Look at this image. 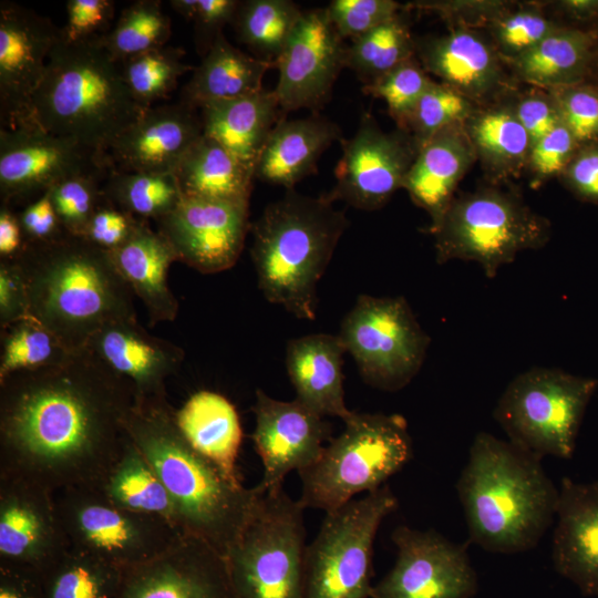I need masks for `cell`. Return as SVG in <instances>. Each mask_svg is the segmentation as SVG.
I'll use <instances>...</instances> for the list:
<instances>
[{
	"label": "cell",
	"mask_w": 598,
	"mask_h": 598,
	"mask_svg": "<svg viewBox=\"0 0 598 598\" xmlns=\"http://www.w3.org/2000/svg\"><path fill=\"white\" fill-rule=\"evenodd\" d=\"M132 384L87 349L0 380V477L99 487L126 436Z\"/></svg>",
	"instance_id": "cell-1"
},
{
	"label": "cell",
	"mask_w": 598,
	"mask_h": 598,
	"mask_svg": "<svg viewBox=\"0 0 598 598\" xmlns=\"http://www.w3.org/2000/svg\"><path fill=\"white\" fill-rule=\"evenodd\" d=\"M27 288L29 318L70 352L83 350L106 323L136 317L134 295L110 251L64 233L25 244L14 258Z\"/></svg>",
	"instance_id": "cell-2"
},
{
	"label": "cell",
	"mask_w": 598,
	"mask_h": 598,
	"mask_svg": "<svg viewBox=\"0 0 598 598\" xmlns=\"http://www.w3.org/2000/svg\"><path fill=\"white\" fill-rule=\"evenodd\" d=\"M125 431L173 499L182 530L225 557L264 492L231 481L198 453L181 432L167 400L135 402Z\"/></svg>",
	"instance_id": "cell-3"
},
{
	"label": "cell",
	"mask_w": 598,
	"mask_h": 598,
	"mask_svg": "<svg viewBox=\"0 0 598 598\" xmlns=\"http://www.w3.org/2000/svg\"><path fill=\"white\" fill-rule=\"evenodd\" d=\"M456 489L470 542L499 554L536 547L559 497L542 458L486 432L475 435Z\"/></svg>",
	"instance_id": "cell-4"
},
{
	"label": "cell",
	"mask_w": 598,
	"mask_h": 598,
	"mask_svg": "<svg viewBox=\"0 0 598 598\" xmlns=\"http://www.w3.org/2000/svg\"><path fill=\"white\" fill-rule=\"evenodd\" d=\"M103 35L70 42L60 34L31 102L29 126L72 140L105 157L145 111Z\"/></svg>",
	"instance_id": "cell-5"
},
{
	"label": "cell",
	"mask_w": 598,
	"mask_h": 598,
	"mask_svg": "<svg viewBox=\"0 0 598 598\" xmlns=\"http://www.w3.org/2000/svg\"><path fill=\"white\" fill-rule=\"evenodd\" d=\"M348 225L346 213L324 195L293 188L270 203L250 227V254L265 298L299 319H316L318 282Z\"/></svg>",
	"instance_id": "cell-6"
},
{
	"label": "cell",
	"mask_w": 598,
	"mask_h": 598,
	"mask_svg": "<svg viewBox=\"0 0 598 598\" xmlns=\"http://www.w3.org/2000/svg\"><path fill=\"white\" fill-rule=\"evenodd\" d=\"M408 422L400 414L355 413L324 446L320 457L300 471L303 508L331 513L360 493H371L412 457Z\"/></svg>",
	"instance_id": "cell-7"
},
{
	"label": "cell",
	"mask_w": 598,
	"mask_h": 598,
	"mask_svg": "<svg viewBox=\"0 0 598 598\" xmlns=\"http://www.w3.org/2000/svg\"><path fill=\"white\" fill-rule=\"evenodd\" d=\"M429 233L434 236L437 264L453 259L475 261L493 278L520 251L546 246L551 225L516 190L488 184L456 195Z\"/></svg>",
	"instance_id": "cell-8"
},
{
	"label": "cell",
	"mask_w": 598,
	"mask_h": 598,
	"mask_svg": "<svg viewBox=\"0 0 598 598\" xmlns=\"http://www.w3.org/2000/svg\"><path fill=\"white\" fill-rule=\"evenodd\" d=\"M303 511L282 486L259 496L225 556L236 598H303Z\"/></svg>",
	"instance_id": "cell-9"
},
{
	"label": "cell",
	"mask_w": 598,
	"mask_h": 598,
	"mask_svg": "<svg viewBox=\"0 0 598 598\" xmlns=\"http://www.w3.org/2000/svg\"><path fill=\"white\" fill-rule=\"evenodd\" d=\"M598 380L559 369L533 368L515 377L494 409V419L515 446L539 458L569 460Z\"/></svg>",
	"instance_id": "cell-10"
},
{
	"label": "cell",
	"mask_w": 598,
	"mask_h": 598,
	"mask_svg": "<svg viewBox=\"0 0 598 598\" xmlns=\"http://www.w3.org/2000/svg\"><path fill=\"white\" fill-rule=\"evenodd\" d=\"M396 507V496L382 486L326 514L306 548L303 598H371L374 538Z\"/></svg>",
	"instance_id": "cell-11"
},
{
	"label": "cell",
	"mask_w": 598,
	"mask_h": 598,
	"mask_svg": "<svg viewBox=\"0 0 598 598\" xmlns=\"http://www.w3.org/2000/svg\"><path fill=\"white\" fill-rule=\"evenodd\" d=\"M338 336L362 380L390 392L415 378L430 346V337L403 297L359 296Z\"/></svg>",
	"instance_id": "cell-12"
},
{
	"label": "cell",
	"mask_w": 598,
	"mask_h": 598,
	"mask_svg": "<svg viewBox=\"0 0 598 598\" xmlns=\"http://www.w3.org/2000/svg\"><path fill=\"white\" fill-rule=\"evenodd\" d=\"M69 546L122 569L147 561L184 534L166 520L124 509L96 487L54 493Z\"/></svg>",
	"instance_id": "cell-13"
},
{
	"label": "cell",
	"mask_w": 598,
	"mask_h": 598,
	"mask_svg": "<svg viewBox=\"0 0 598 598\" xmlns=\"http://www.w3.org/2000/svg\"><path fill=\"white\" fill-rule=\"evenodd\" d=\"M341 157L334 169L336 185L323 194L361 210L382 208L403 188L406 174L419 152L412 136L396 128L384 132L370 113H364L351 138H341Z\"/></svg>",
	"instance_id": "cell-14"
},
{
	"label": "cell",
	"mask_w": 598,
	"mask_h": 598,
	"mask_svg": "<svg viewBox=\"0 0 598 598\" xmlns=\"http://www.w3.org/2000/svg\"><path fill=\"white\" fill-rule=\"evenodd\" d=\"M109 158L35 126L0 130V198L11 207L34 200L66 177L107 173Z\"/></svg>",
	"instance_id": "cell-15"
},
{
	"label": "cell",
	"mask_w": 598,
	"mask_h": 598,
	"mask_svg": "<svg viewBox=\"0 0 598 598\" xmlns=\"http://www.w3.org/2000/svg\"><path fill=\"white\" fill-rule=\"evenodd\" d=\"M392 569L373 585L371 598H472L477 576L464 546L437 532L405 525L392 533Z\"/></svg>",
	"instance_id": "cell-16"
},
{
	"label": "cell",
	"mask_w": 598,
	"mask_h": 598,
	"mask_svg": "<svg viewBox=\"0 0 598 598\" xmlns=\"http://www.w3.org/2000/svg\"><path fill=\"white\" fill-rule=\"evenodd\" d=\"M60 34L49 18L12 1L0 2L1 128L30 125L32 97Z\"/></svg>",
	"instance_id": "cell-17"
},
{
	"label": "cell",
	"mask_w": 598,
	"mask_h": 598,
	"mask_svg": "<svg viewBox=\"0 0 598 598\" xmlns=\"http://www.w3.org/2000/svg\"><path fill=\"white\" fill-rule=\"evenodd\" d=\"M157 224L178 261L202 274H216L231 268L243 251L251 227L249 203L183 196Z\"/></svg>",
	"instance_id": "cell-18"
},
{
	"label": "cell",
	"mask_w": 598,
	"mask_h": 598,
	"mask_svg": "<svg viewBox=\"0 0 598 598\" xmlns=\"http://www.w3.org/2000/svg\"><path fill=\"white\" fill-rule=\"evenodd\" d=\"M347 45L324 9L303 11L283 51L277 59L274 90L280 110H319L331 96L333 84L346 68Z\"/></svg>",
	"instance_id": "cell-19"
},
{
	"label": "cell",
	"mask_w": 598,
	"mask_h": 598,
	"mask_svg": "<svg viewBox=\"0 0 598 598\" xmlns=\"http://www.w3.org/2000/svg\"><path fill=\"white\" fill-rule=\"evenodd\" d=\"M116 598H236L225 557L184 533L154 558L123 569Z\"/></svg>",
	"instance_id": "cell-20"
},
{
	"label": "cell",
	"mask_w": 598,
	"mask_h": 598,
	"mask_svg": "<svg viewBox=\"0 0 598 598\" xmlns=\"http://www.w3.org/2000/svg\"><path fill=\"white\" fill-rule=\"evenodd\" d=\"M415 55L427 74L477 106L499 102L518 90L484 31L457 27L440 35L417 38Z\"/></svg>",
	"instance_id": "cell-21"
},
{
	"label": "cell",
	"mask_w": 598,
	"mask_h": 598,
	"mask_svg": "<svg viewBox=\"0 0 598 598\" xmlns=\"http://www.w3.org/2000/svg\"><path fill=\"white\" fill-rule=\"evenodd\" d=\"M252 412L251 437L264 466L256 486L264 493L281 487L291 471L312 465L324 448L322 443L331 440L330 423L297 400L279 401L258 389Z\"/></svg>",
	"instance_id": "cell-22"
},
{
	"label": "cell",
	"mask_w": 598,
	"mask_h": 598,
	"mask_svg": "<svg viewBox=\"0 0 598 598\" xmlns=\"http://www.w3.org/2000/svg\"><path fill=\"white\" fill-rule=\"evenodd\" d=\"M69 543L54 493L18 477H0V564L42 571Z\"/></svg>",
	"instance_id": "cell-23"
},
{
	"label": "cell",
	"mask_w": 598,
	"mask_h": 598,
	"mask_svg": "<svg viewBox=\"0 0 598 598\" xmlns=\"http://www.w3.org/2000/svg\"><path fill=\"white\" fill-rule=\"evenodd\" d=\"M84 349L132 384L135 402L167 400L166 380L185 358L181 347L148 333L137 317L106 323Z\"/></svg>",
	"instance_id": "cell-24"
},
{
	"label": "cell",
	"mask_w": 598,
	"mask_h": 598,
	"mask_svg": "<svg viewBox=\"0 0 598 598\" xmlns=\"http://www.w3.org/2000/svg\"><path fill=\"white\" fill-rule=\"evenodd\" d=\"M202 135L195 109L182 102L152 106L118 136L107 158L116 171L174 173Z\"/></svg>",
	"instance_id": "cell-25"
},
{
	"label": "cell",
	"mask_w": 598,
	"mask_h": 598,
	"mask_svg": "<svg viewBox=\"0 0 598 598\" xmlns=\"http://www.w3.org/2000/svg\"><path fill=\"white\" fill-rule=\"evenodd\" d=\"M553 563L582 595L598 597V481L564 477L556 508Z\"/></svg>",
	"instance_id": "cell-26"
},
{
	"label": "cell",
	"mask_w": 598,
	"mask_h": 598,
	"mask_svg": "<svg viewBox=\"0 0 598 598\" xmlns=\"http://www.w3.org/2000/svg\"><path fill=\"white\" fill-rule=\"evenodd\" d=\"M476 163L464 123L451 125L424 143L406 174L403 188L437 226L456 196L460 182Z\"/></svg>",
	"instance_id": "cell-27"
},
{
	"label": "cell",
	"mask_w": 598,
	"mask_h": 598,
	"mask_svg": "<svg viewBox=\"0 0 598 598\" xmlns=\"http://www.w3.org/2000/svg\"><path fill=\"white\" fill-rule=\"evenodd\" d=\"M340 337L315 333L292 339L287 344L286 367L296 399L321 416L347 421L353 411L344 402L343 353Z\"/></svg>",
	"instance_id": "cell-28"
},
{
	"label": "cell",
	"mask_w": 598,
	"mask_h": 598,
	"mask_svg": "<svg viewBox=\"0 0 598 598\" xmlns=\"http://www.w3.org/2000/svg\"><path fill=\"white\" fill-rule=\"evenodd\" d=\"M110 254L133 295L144 305L150 326L175 320L179 306L167 275L178 258L168 240L141 220L128 239Z\"/></svg>",
	"instance_id": "cell-29"
},
{
	"label": "cell",
	"mask_w": 598,
	"mask_h": 598,
	"mask_svg": "<svg viewBox=\"0 0 598 598\" xmlns=\"http://www.w3.org/2000/svg\"><path fill=\"white\" fill-rule=\"evenodd\" d=\"M341 138L340 126L318 114L293 120L281 117L265 143L255 166V177L293 189L317 172L321 154Z\"/></svg>",
	"instance_id": "cell-30"
},
{
	"label": "cell",
	"mask_w": 598,
	"mask_h": 598,
	"mask_svg": "<svg viewBox=\"0 0 598 598\" xmlns=\"http://www.w3.org/2000/svg\"><path fill=\"white\" fill-rule=\"evenodd\" d=\"M513 95V94H512ZM512 95L499 102L477 106L464 122L476 162L491 185H502L525 172L530 140L518 121Z\"/></svg>",
	"instance_id": "cell-31"
},
{
	"label": "cell",
	"mask_w": 598,
	"mask_h": 598,
	"mask_svg": "<svg viewBox=\"0 0 598 598\" xmlns=\"http://www.w3.org/2000/svg\"><path fill=\"white\" fill-rule=\"evenodd\" d=\"M595 43L592 27L567 23L505 64L518 84L547 91L569 86L587 80Z\"/></svg>",
	"instance_id": "cell-32"
},
{
	"label": "cell",
	"mask_w": 598,
	"mask_h": 598,
	"mask_svg": "<svg viewBox=\"0 0 598 598\" xmlns=\"http://www.w3.org/2000/svg\"><path fill=\"white\" fill-rule=\"evenodd\" d=\"M199 110L203 134L216 140L255 172L265 143L280 118L274 91L261 90Z\"/></svg>",
	"instance_id": "cell-33"
},
{
	"label": "cell",
	"mask_w": 598,
	"mask_h": 598,
	"mask_svg": "<svg viewBox=\"0 0 598 598\" xmlns=\"http://www.w3.org/2000/svg\"><path fill=\"white\" fill-rule=\"evenodd\" d=\"M175 421L189 444L231 481L240 483L237 457L243 430L234 404L224 395L202 390L175 411Z\"/></svg>",
	"instance_id": "cell-34"
},
{
	"label": "cell",
	"mask_w": 598,
	"mask_h": 598,
	"mask_svg": "<svg viewBox=\"0 0 598 598\" xmlns=\"http://www.w3.org/2000/svg\"><path fill=\"white\" fill-rule=\"evenodd\" d=\"M274 63L235 48L220 33L193 71L182 93V103L203 106L255 94L262 89L266 72Z\"/></svg>",
	"instance_id": "cell-35"
},
{
	"label": "cell",
	"mask_w": 598,
	"mask_h": 598,
	"mask_svg": "<svg viewBox=\"0 0 598 598\" xmlns=\"http://www.w3.org/2000/svg\"><path fill=\"white\" fill-rule=\"evenodd\" d=\"M174 175L185 197L249 203L255 172L216 140L203 134Z\"/></svg>",
	"instance_id": "cell-36"
},
{
	"label": "cell",
	"mask_w": 598,
	"mask_h": 598,
	"mask_svg": "<svg viewBox=\"0 0 598 598\" xmlns=\"http://www.w3.org/2000/svg\"><path fill=\"white\" fill-rule=\"evenodd\" d=\"M96 488L118 507L162 518L182 530L173 499L127 434L117 457Z\"/></svg>",
	"instance_id": "cell-37"
},
{
	"label": "cell",
	"mask_w": 598,
	"mask_h": 598,
	"mask_svg": "<svg viewBox=\"0 0 598 598\" xmlns=\"http://www.w3.org/2000/svg\"><path fill=\"white\" fill-rule=\"evenodd\" d=\"M122 575V568L69 547L41 571L43 597L116 598Z\"/></svg>",
	"instance_id": "cell-38"
},
{
	"label": "cell",
	"mask_w": 598,
	"mask_h": 598,
	"mask_svg": "<svg viewBox=\"0 0 598 598\" xmlns=\"http://www.w3.org/2000/svg\"><path fill=\"white\" fill-rule=\"evenodd\" d=\"M302 13L289 0H247L240 1L233 24L256 58L275 64Z\"/></svg>",
	"instance_id": "cell-39"
},
{
	"label": "cell",
	"mask_w": 598,
	"mask_h": 598,
	"mask_svg": "<svg viewBox=\"0 0 598 598\" xmlns=\"http://www.w3.org/2000/svg\"><path fill=\"white\" fill-rule=\"evenodd\" d=\"M413 56L415 39L400 12L347 45L346 68L368 85Z\"/></svg>",
	"instance_id": "cell-40"
},
{
	"label": "cell",
	"mask_w": 598,
	"mask_h": 598,
	"mask_svg": "<svg viewBox=\"0 0 598 598\" xmlns=\"http://www.w3.org/2000/svg\"><path fill=\"white\" fill-rule=\"evenodd\" d=\"M104 192L120 208L134 217L156 221L169 214L183 195L174 173H138L113 169L110 172Z\"/></svg>",
	"instance_id": "cell-41"
},
{
	"label": "cell",
	"mask_w": 598,
	"mask_h": 598,
	"mask_svg": "<svg viewBox=\"0 0 598 598\" xmlns=\"http://www.w3.org/2000/svg\"><path fill=\"white\" fill-rule=\"evenodd\" d=\"M184 56L183 48L165 45L120 61L125 83L143 109L166 99L179 78L194 71L195 68L184 62Z\"/></svg>",
	"instance_id": "cell-42"
},
{
	"label": "cell",
	"mask_w": 598,
	"mask_h": 598,
	"mask_svg": "<svg viewBox=\"0 0 598 598\" xmlns=\"http://www.w3.org/2000/svg\"><path fill=\"white\" fill-rule=\"evenodd\" d=\"M172 34L169 17L158 0H138L125 7L103 35L107 51L118 61L165 47Z\"/></svg>",
	"instance_id": "cell-43"
},
{
	"label": "cell",
	"mask_w": 598,
	"mask_h": 598,
	"mask_svg": "<svg viewBox=\"0 0 598 598\" xmlns=\"http://www.w3.org/2000/svg\"><path fill=\"white\" fill-rule=\"evenodd\" d=\"M71 353L44 326L22 319L1 330L0 380L61 363Z\"/></svg>",
	"instance_id": "cell-44"
},
{
	"label": "cell",
	"mask_w": 598,
	"mask_h": 598,
	"mask_svg": "<svg viewBox=\"0 0 598 598\" xmlns=\"http://www.w3.org/2000/svg\"><path fill=\"white\" fill-rule=\"evenodd\" d=\"M565 24L548 13L544 1H516L484 32L506 62L528 52Z\"/></svg>",
	"instance_id": "cell-45"
},
{
	"label": "cell",
	"mask_w": 598,
	"mask_h": 598,
	"mask_svg": "<svg viewBox=\"0 0 598 598\" xmlns=\"http://www.w3.org/2000/svg\"><path fill=\"white\" fill-rule=\"evenodd\" d=\"M476 107L448 85L433 81L416 103L405 132L420 148L442 130L464 123Z\"/></svg>",
	"instance_id": "cell-46"
},
{
	"label": "cell",
	"mask_w": 598,
	"mask_h": 598,
	"mask_svg": "<svg viewBox=\"0 0 598 598\" xmlns=\"http://www.w3.org/2000/svg\"><path fill=\"white\" fill-rule=\"evenodd\" d=\"M110 172L73 175L49 188L52 204L66 233L76 236L83 234L90 218L106 197L104 184Z\"/></svg>",
	"instance_id": "cell-47"
},
{
	"label": "cell",
	"mask_w": 598,
	"mask_h": 598,
	"mask_svg": "<svg viewBox=\"0 0 598 598\" xmlns=\"http://www.w3.org/2000/svg\"><path fill=\"white\" fill-rule=\"evenodd\" d=\"M432 82L415 55L375 82L363 85L362 91L367 95L382 99L396 127L405 132L416 103Z\"/></svg>",
	"instance_id": "cell-48"
},
{
	"label": "cell",
	"mask_w": 598,
	"mask_h": 598,
	"mask_svg": "<svg viewBox=\"0 0 598 598\" xmlns=\"http://www.w3.org/2000/svg\"><path fill=\"white\" fill-rule=\"evenodd\" d=\"M515 3L511 0H416L404 3L403 9L436 14L448 28L484 31Z\"/></svg>",
	"instance_id": "cell-49"
},
{
	"label": "cell",
	"mask_w": 598,
	"mask_h": 598,
	"mask_svg": "<svg viewBox=\"0 0 598 598\" xmlns=\"http://www.w3.org/2000/svg\"><path fill=\"white\" fill-rule=\"evenodd\" d=\"M549 92L577 144L598 142V87L582 82Z\"/></svg>",
	"instance_id": "cell-50"
},
{
	"label": "cell",
	"mask_w": 598,
	"mask_h": 598,
	"mask_svg": "<svg viewBox=\"0 0 598 598\" xmlns=\"http://www.w3.org/2000/svg\"><path fill=\"white\" fill-rule=\"evenodd\" d=\"M327 17L342 40H354L403 11L393 0H332L324 8Z\"/></svg>",
	"instance_id": "cell-51"
},
{
	"label": "cell",
	"mask_w": 598,
	"mask_h": 598,
	"mask_svg": "<svg viewBox=\"0 0 598 598\" xmlns=\"http://www.w3.org/2000/svg\"><path fill=\"white\" fill-rule=\"evenodd\" d=\"M579 145L561 123L530 146L525 172L528 185L538 189L559 177Z\"/></svg>",
	"instance_id": "cell-52"
},
{
	"label": "cell",
	"mask_w": 598,
	"mask_h": 598,
	"mask_svg": "<svg viewBox=\"0 0 598 598\" xmlns=\"http://www.w3.org/2000/svg\"><path fill=\"white\" fill-rule=\"evenodd\" d=\"M514 112L532 145L560 125L561 118L549 91L530 86L512 95Z\"/></svg>",
	"instance_id": "cell-53"
},
{
	"label": "cell",
	"mask_w": 598,
	"mask_h": 598,
	"mask_svg": "<svg viewBox=\"0 0 598 598\" xmlns=\"http://www.w3.org/2000/svg\"><path fill=\"white\" fill-rule=\"evenodd\" d=\"M141 220L120 208L106 196L90 218L81 237L112 251L128 239Z\"/></svg>",
	"instance_id": "cell-54"
},
{
	"label": "cell",
	"mask_w": 598,
	"mask_h": 598,
	"mask_svg": "<svg viewBox=\"0 0 598 598\" xmlns=\"http://www.w3.org/2000/svg\"><path fill=\"white\" fill-rule=\"evenodd\" d=\"M114 11V2L110 0H69L61 34L70 42L105 35L112 29Z\"/></svg>",
	"instance_id": "cell-55"
},
{
	"label": "cell",
	"mask_w": 598,
	"mask_h": 598,
	"mask_svg": "<svg viewBox=\"0 0 598 598\" xmlns=\"http://www.w3.org/2000/svg\"><path fill=\"white\" fill-rule=\"evenodd\" d=\"M558 178L578 199L598 204V142L580 145Z\"/></svg>",
	"instance_id": "cell-56"
},
{
	"label": "cell",
	"mask_w": 598,
	"mask_h": 598,
	"mask_svg": "<svg viewBox=\"0 0 598 598\" xmlns=\"http://www.w3.org/2000/svg\"><path fill=\"white\" fill-rule=\"evenodd\" d=\"M240 1L237 0H197L193 18L195 43L202 58L207 53L223 28L233 23Z\"/></svg>",
	"instance_id": "cell-57"
},
{
	"label": "cell",
	"mask_w": 598,
	"mask_h": 598,
	"mask_svg": "<svg viewBox=\"0 0 598 598\" xmlns=\"http://www.w3.org/2000/svg\"><path fill=\"white\" fill-rule=\"evenodd\" d=\"M25 318H29V307L21 269L14 258L0 259L1 330Z\"/></svg>",
	"instance_id": "cell-58"
},
{
	"label": "cell",
	"mask_w": 598,
	"mask_h": 598,
	"mask_svg": "<svg viewBox=\"0 0 598 598\" xmlns=\"http://www.w3.org/2000/svg\"><path fill=\"white\" fill-rule=\"evenodd\" d=\"M24 243H43L66 233L54 209L49 189L17 213Z\"/></svg>",
	"instance_id": "cell-59"
},
{
	"label": "cell",
	"mask_w": 598,
	"mask_h": 598,
	"mask_svg": "<svg viewBox=\"0 0 598 598\" xmlns=\"http://www.w3.org/2000/svg\"><path fill=\"white\" fill-rule=\"evenodd\" d=\"M0 598H44L41 573L0 564Z\"/></svg>",
	"instance_id": "cell-60"
},
{
	"label": "cell",
	"mask_w": 598,
	"mask_h": 598,
	"mask_svg": "<svg viewBox=\"0 0 598 598\" xmlns=\"http://www.w3.org/2000/svg\"><path fill=\"white\" fill-rule=\"evenodd\" d=\"M25 243L18 215L11 207L0 208V258L13 259L23 249Z\"/></svg>",
	"instance_id": "cell-61"
},
{
	"label": "cell",
	"mask_w": 598,
	"mask_h": 598,
	"mask_svg": "<svg viewBox=\"0 0 598 598\" xmlns=\"http://www.w3.org/2000/svg\"><path fill=\"white\" fill-rule=\"evenodd\" d=\"M551 12L576 23L598 22V0L544 1Z\"/></svg>",
	"instance_id": "cell-62"
},
{
	"label": "cell",
	"mask_w": 598,
	"mask_h": 598,
	"mask_svg": "<svg viewBox=\"0 0 598 598\" xmlns=\"http://www.w3.org/2000/svg\"><path fill=\"white\" fill-rule=\"evenodd\" d=\"M169 3L179 16L186 20H193L197 8V0H173Z\"/></svg>",
	"instance_id": "cell-63"
},
{
	"label": "cell",
	"mask_w": 598,
	"mask_h": 598,
	"mask_svg": "<svg viewBox=\"0 0 598 598\" xmlns=\"http://www.w3.org/2000/svg\"><path fill=\"white\" fill-rule=\"evenodd\" d=\"M591 27L596 32V43L594 48V54H592L589 73L585 82H588L598 87V22H596Z\"/></svg>",
	"instance_id": "cell-64"
}]
</instances>
